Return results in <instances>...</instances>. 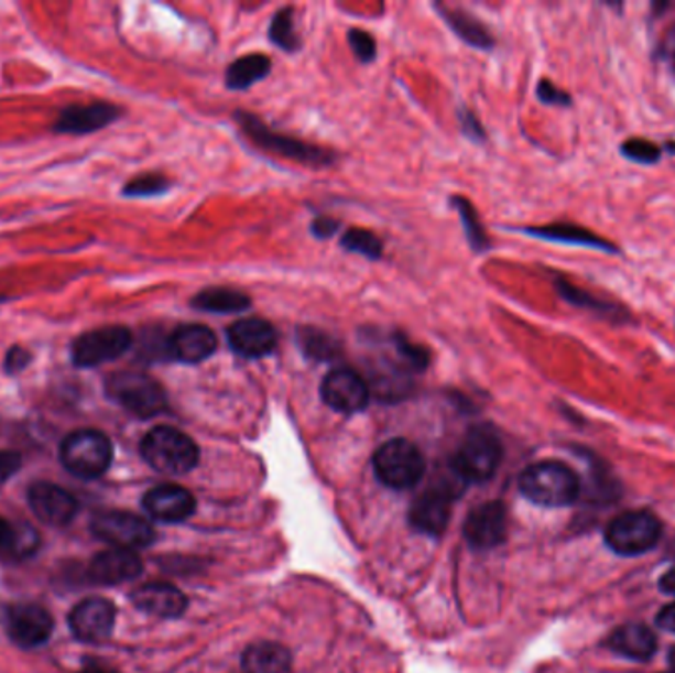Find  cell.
I'll return each instance as SVG.
<instances>
[{
	"instance_id": "cell-6",
	"label": "cell",
	"mask_w": 675,
	"mask_h": 673,
	"mask_svg": "<svg viewBox=\"0 0 675 673\" xmlns=\"http://www.w3.org/2000/svg\"><path fill=\"white\" fill-rule=\"evenodd\" d=\"M502 455V443L494 431L475 427L458 448L453 468L465 482H486L496 475Z\"/></svg>"
},
{
	"instance_id": "cell-3",
	"label": "cell",
	"mask_w": 675,
	"mask_h": 673,
	"mask_svg": "<svg viewBox=\"0 0 675 673\" xmlns=\"http://www.w3.org/2000/svg\"><path fill=\"white\" fill-rule=\"evenodd\" d=\"M105 393L134 417H156L168 408L161 383L141 371H115L105 380Z\"/></svg>"
},
{
	"instance_id": "cell-33",
	"label": "cell",
	"mask_w": 675,
	"mask_h": 673,
	"mask_svg": "<svg viewBox=\"0 0 675 673\" xmlns=\"http://www.w3.org/2000/svg\"><path fill=\"white\" fill-rule=\"evenodd\" d=\"M344 249L368 257V259H380L383 246L380 239L375 238L368 229H350L342 238Z\"/></svg>"
},
{
	"instance_id": "cell-28",
	"label": "cell",
	"mask_w": 675,
	"mask_h": 673,
	"mask_svg": "<svg viewBox=\"0 0 675 673\" xmlns=\"http://www.w3.org/2000/svg\"><path fill=\"white\" fill-rule=\"evenodd\" d=\"M271 72V59L263 54H249V56L239 57L226 74V84L229 89H248L261 82L263 77Z\"/></svg>"
},
{
	"instance_id": "cell-47",
	"label": "cell",
	"mask_w": 675,
	"mask_h": 673,
	"mask_svg": "<svg viewBox=\"0 0 675 673\" xmlns=\"http://www.w3.org/2000/svg\"><path fill=\"white\" fill-rule=\"evenodd\" d=\"M667 660H669V665H672V670L675 672V645L669 650V658Z\"/></svg>"
},
{
	"instance_id": "cell-36",
	"label": "cell",
	"mask_w": 675,
	"mask_h": 673,
	"mask_svg": "<svg viewBox=\"0 0 675 673\" xmlns=\"http://www.w3.org/2000/svg\"><path fill=\"white\" fill-rule=\"evenodd\" d=\"M620 151L628 161L640 162V164H654L662 156V149L656 143L644 141V139H628Z\"/></svg>"
},
{
	"instance_id": "cell-4",
	"label": "cell",
	"mask_w": 675,
	"mask_h": 673,
	"mask_svg": "<svg viewBox=\"0 0 675 673\" xmlns=\"http://www.w3.org/2000/svg\"><path fill=\"white\" fill-rule=\"evenodd\" d=\"M59 460L69 475L94 480L113 463V443L101 431L79 428L62 441Z\"/></svg>"
},
{
	"instance_id": "cell-46",
	"label": "cell",
	"mask_w": 675,
	"mask_h": 673,
	"mask_svg": "<svg viewBox=\"0 0 675 673\" xmlns=\"http://www.w3.org/2000/svg\"><path fill=\"white\" fill-rule=\"evenodd\" d=\"M79 673H117L113 670H107V667H99V665H91V667H86V670H81Z\"/></svg>"
},
{
	"instance_id": "cell-11",
	"label": "cell",
	"mask_w": 675,
	"mask_h": 673,
	"mask_svg": "<svg viewBox=\"0 0 675 673\" xmlns=\"http://www.w3.org/2000/svg\"><path fill=\"white\" fill-rule=\"evenodd\" d=\"M4 628L14 644L39 648L46 644L54 632V618L36 603H17L4 612Z\"/></svg>"
},
{
	"instance_id": "cell-32",
	"label": "cell",
	"mask_w": 675,
	"mask_h": 673,
	"mask_svg": "<svg viewBox=\"0 0 675 673\" xmlns=\"http://www.w3.org/2000/svg\"><path fill=\"white\" fill-rule=\"evenodd\" d=\"M171 188V181L162 174H141L131 182H127L123 196L127 198H153L161 196Z\"/></svg>"
},
{
	"instance_id": "cell-39",
	"label": "cell",
	"mask_w": 675,
	"mask_h": 673,
	"mask_svg": "<svg viewBox=\"0 0 675 673\" xmlns=\"http://www.w3.org/2000/svg\"><path fill=\"white\" fill-rule=\"evenodd\" d=\"M30 361H32V354L29 350H24L22 346H12L4 358V371L9 376H19L20 371L29 368Z\"/></svg>"
},
{
	"instance_id": "cell-27",
	"label": "cell",
	"mask_w": 675,
	"mask_h": 673,
	"mask_svg": "<svg viewBox=\"0 0 675 673\" xmlns=\"http://www.w3.org/2000/svg\"><path fill=\"white\" fill-rule=\"evenodd\" d=\"M192 306L206 313H243L251 306L246 293L229 286H211L192 298Z\"/></svg>"
},
{
	"instance_id": "cell-38",
	"label": "cell",
	"mask_w": 675,
	"mask_h": 673,
	"mask_svg": "<svg viewBox=\"0 0 675 673\" xmlns=\"http://www.w3.org/2000/svg\"><path fill=\"white\" fill-rule=\"evenodd\" d=\"M348 40H350V46H352L353 54L360 57L362 62H373L375 57V40L368 32H363L360 29H353L348 32Z\"/></svg>"
},
{
	"instance_id": "cell-42",
	"label": "cell",
	"mask_w": 675,
	"mask_h": 673,
	"mask_svg": "<svg viewBox=\"0 0 675 673\" xmlns=\"http://www.w3.org/2000/svg\"><path fill=\"white\" fill-rule=\"evenodd\" d=\"M338 231V221H334L330 218L314 219L313 234L318 239L333 238L334 234Z\"/></svg>"
},
{
	"instance_id": "cell-13",
	"label": "cell",
	"mask_w": 675,
	"mask_h": 673,
	"mask_svg": "<svg viewBox=\"0 0 675 673\" xmlns=\"http://www.w3.org/2000/svg\"><path fill=\"white\" fill-rule=\"evenodd\" d=\"M320 395L328 408L338 413L352 415L368 405L370 388L360 373L342 368V370L330 371L324 378Z\"/></svg>"
},
{
	"instance_id": "cell-35",
	"label": "cell",
	"mask_w": 675,
	"mask_h": 673,
	"mask_svg": "<svg viewBox=\"0 0 675 673\" xmlns=\"http://www.w3.org/2000/svg\"><path fill=\"white\" fill-rule=\"evenodd\" d=\"M557 289H559V293L563 294V298L567 303L577 304V306H583V308H592V311H599V313L614 314V316L619 314V308L614 304L602 303L597 296L580 291V289L571 285V283H567V281H557Z\"/></svg>"
},
{
	"instance_id": "cell-49",
	"label": "cell",
	"mask_w": 675,
	"mask_h": 673,
	"mask_svg": "<svg viewBox=\"0 0 675 673\" xmlns=\"http://www.w3.org/2000/svg\"><path fill=\"white\" fill-rule=\"evenodd\" d=\"M672 673H675V672H672Z\"/></svg>"
},
{
	"instance_id": "cell-45",
	"label": "cell",
	"mask_w": 675,
	"mask_h": 673,
	"mask_svg": "<svg viewBox=\"0 0 675 673\" xmlns=\"http://www.w3.org/2000/svg\"><path fill=\"white\" fill-rule=\"evenodd\" d=\"M465 127H467V131H475L476 139H480L482 137V129H480V124L476 121L472 115L467 113V119H465Z\"/></svg>"
},
{
	"instance_id": "cell-25",
	"label": "cell",
	"mask_w": 675,
	"mask_h": 673,
	"mask_svg": "<svg viewBox=\"0 0 675 673\" xmlns=\"http://www.w3.org/2000/svg\"><path fill=\"white\" fill-rule=\"evenodd\" d=\"M523 231L537 239H547V241H557V243H567V246L590 247V249L617 253V246H612L607 239L600 238V236L592 234L589 229L579 228L575 224H553V226L527 228L523 229Z\"/></svg>"
},
{
	"instance_id": "cell-34",
	"label": "cell",
	"mask_w": 675,
	"mask_h": 673,
	"mask_svg": "<svg viewBox=\"0 0 675 673\" xmlns=\"http://www.w3.org/2000/svg\"><path fill=\"white\" fill-rule=\"evenodd\" d=\"M455 204H457V209L462 216V226L467 231L470 246L475 247L476 251H485L486 247L490 246V241H488V236L482 229V224L478 221V214H476L475 208L465 198H455Z\"/></svg>"
},
{
	"instance_id": "cell-41",
	"label": "cell",
	"mask_w": 675,
	"mask_h": 673,
	"mask_svg": "<svg viewBox=\"0 0 675 673\" xmlns=\"http://www.w3.org/2000/svg\"><path fill=\"white\" fill-rule=\"evenodd\" d=\"M22 466V456L14 451H0V484L17 475Z\"/></svg>"
},
{
	"instance_id": "cell-5",
	"label": "cell",
	"mask_w": 675,
	"mask_h": 673,
	"mask_svg": "<svg viewBox=\"0 0 675 673\" xmlns=\"http://www.w3.org/2000/svg\"><path fill=\"white\" fill-rule=\"evenodd\" d=\"M373 470L388 488L410 490L425 476L427 465L417 446L405 438H393L373 455Z\"/></svg>"
},
{
	"instance_id": "cell-8",
	"label": "cell",
	"mask_w": 675,
	"mask_h": 673,
	"mask_svg": "<svg viewBox=\"0 0 675 673\" xmlns=\"http://www.w3.org/2000/svg\"><path fill=\"white\" fill-rule=\"evenodd\" d=\"M662 538V523L652 512H624L607 525L605 540L622 557L642 555L656 547Z\"/></svg>"
},
{
	"instance_id": "cell-7",
	"label": "cell",
	"mask_w": 675,
	"mask_h": 673,
	"mask_svg": "<svg viewBox=\"0 0 675 673\" xmlns=\"http://www.w3.org/2000/svg\"><path fill=\"white\" fill-rule=\"evenodd\" d=\"M236 117L241 124V131L248 134L249 139L263 151L273 152V154L285 156L288 161L301 162L306 166H316V169L334 162L333 152L320 149L316 144L296 141V139H291L285 134L273 133L255 115L239 111Z\"/></svg>"
},
{
	"instance_id": "cell-40",
	"label": "cell",
	"mask_w": 675,
	"mask_h": 673,
	"mask_svg": "<svg viewBox=\"0 0 675 673\" xmlns=\"http://www.w3.org/2000/svg\"><path fill=\"white\" fill-rule=\"evenodd\" d=\"M537 97L542 99L543 104L547 105L571 104L569 94H565L563 89H559V87L552 84V82H547V79H542V82H540V86H537Z\"/></svg>"
},
{
	"instance_id": "cell-26",
	"label": "cell",
	"mask_w": 675,
	"mask_h": 673,
	"mask_svg": "<svg viewBox=\"0 0 675 673\" xmlns=\"http://www.w3.org/2000/svg\"><path fill=\"white\" fill-rule=\"evenodd\" d=\"M291 652L273 642L249 645L243 654V667L249 673H291Z\"/></svg>"
},
{
	"instance_id": "cell-37",
	"label": "cell",
	"mask_w": 675,
	"mask_h": 673,
	"mask_svg": "<svg viewBox=\"0 0 675 673\" xmlns=\"http://www.w3.org/2000/svg\"><path fill=\"white\" fill-rule=\"evenodd\" d=\"M395 350L401 356V361L411 370L423 371L428 366V351L418 348L415 344L407 341L405 336H395Z\"/></svg>"
},
{
	"instance_id": "cell-14",
	"label": "cell",
	"mask_w": 675,
	"mask_h": 673,
	"mask_svg": "<svg viewBox=\"0 0 675 673\" xmlns=\"http://www.w3.org/2000/svg\"><path fill=\"white\" fill-rule=\"evenodd\" d=\"M453 486L457 484H438L418 496L410 512V522L415 530L431 538H437L447 530L450 520V500L457 496L453 492Z\"/></svg>"
},
{
	"instance_id": "cell-9",
	"label": "cell",
	"mask_w": 675,
	"mask_h": 673,
	"mask_svg": "<svg viewBox=\"0 0 675 673\" xmlns=\"http://www.w3.org/2000/svg\"><path fill=\"white\" fill-rule=\"evenodd\" d=\"M133 334L124 326H104L77 336L72 344V361L77 368H97L131 350Z\"/></svg>"
},
{
	"instance_id": "cell-29",
	"label": "cell",
	"mask_w": 675,
	"mask_h": 673,
	"mask_svg": "<svg viewBox=\"0 0 675 673\" xmlns=\"http://www.w3.org/2000/svg\"><path fill=\"white\" fill-rule=\"evenodd\" d=\"M445 20L453 26V30L457 32L458 36L462 40H467L468 44H472L476 48L490 50L494 40L490 36V32L485 29L482 22L467 14V12H457V10H445Z\"/></svg>"
},
{
	"instance_id": "cell-30",
	"label": "cell",
	"mask_w": 675,
	"mask_h": 673,
	"mask_svg": "<svg viewBox=\"0 0 675 673\" xmlns=\"http://www.w3.org/2000/svg\"><path fill=\"white\" fill-rule=\"evenodd\" d=\"M298 344L308 358L313 360H333L340 354V344L330 334L316 328H301Z\"/></svg>"
},
{
	"instance_id": "cell-15",
	"label": "cell",
	"mask_w": 675,
	"mask_h": 673,
	"mask_svg": "<svg viewBox=\"0 0 675 673\" xmlns=\"http://www.w3.org/2000/svg\"><path fill=\"white\" fill-rule=\"evenodd\" d=\"M29 506L40 522L52 528H64L76 518L77 500L52 482H36L30 486Z\"/></svg>"
},
{
	"instance_id": "cell-12",
	"label": "cell",
	"mask_w": 675,
	"mask_h": 673,
	"mask_svg": "<svg viewBox=\"0 0 675 673\" xmlns=\"http://www.w3.org/2000/svg\"><path fill=\"white\" fill-rule=\"evenodd\" d=\"M117 610L111 600L101 597H89L77 603L69 612V630L77 640L87 644H101L113 634Z\"/></svg>"
},
{
	"instance_id": "cell-31",
	"label": "cell",
	"mask_w": 675,
	"mask_h": 673,
	"mask_svg": "<svg viewBox=\"0 0 675 673\" xmlns=\"http://www.w3.org/2000/svg\"><path fill=\"white\" fill-rule=\"evenodd\" d=\"M269 36L275 42L276 46L285 52H295L301 46V40L296 36L295 24H293V10L285 9L276 12L275 19L271 22Z\"/></svg>"
},
{
	"instance_id": "cell-19",
	"label": "cell",
	"mask_w": 675,
	"mask_h": 673,
	"mask_svg": "<svg viewBox=\"0 0 675 673\" xmlns=\"http://www.w3.org/2000/svg\"><path fill=\"white\" fill-rule=\"evenodd\" d=\"M143 573V561L129 550H105L87 567V577L97 585H121Z\"/></svg>"
},
{
	"instance_id": "cell-18",
	"label": "cell",
	"mask_w": 675,
	"mask_h": 673,
	"mask_svg": "<svg viewBox=\"0 0 675 673\" xmlns=\"http://www.w3.org/2000/svg\"><path fill=\"white\" fill-rule=\"evenodd\" d=\"M146 513L164 523H178L188 520L196 510V498L178 484H161L144 493Z\"/></svg>"
},
{
	"instance_id": "cell-44",
	"label": "cell",
	"mask_w": 675,
	"mask_h": 673,
	"mask_svg": "<svg viewBox=\"0 0 675 673\" xmlns=\"http://www.w3.org/2000/svg\"><path fill=\"white\" fill-rule=\"evenodd\" d=\"M660 588H662V593L675 597V567L667 571L666 575L660 578Z\"/></svg>"
},
{
	"instance_id": "cell-22",
	"label": "cell",
	"mask_w": 675,
	"mask_h": 673,
	"mask_svg": "<svg viewBox=\"0 0 675 673\" xmlns=\"http://www.w3.org/2000/svg\"><path fill=\"white\" fill-rule=\"evenodd\" d=\"M134 607L159 618H178L188 607V598L171 583H146L131 595Z\"/></svg>"
},
{
	"instance_id": "cell-16",
	"label": "cell",
	"mask_w": 675,
	"mask_h": 673,
	"mask_svg": "<svg viewBox=\"0 0 675 673\" xmlns=\"http://www.w3.org/2000/svg\"><path fill=\"white\" fill-rule=\"evenodd\" d=\"M121 117V109L107 101H94L86 105H69L62 109L54 123V133L89 134L101 131Z\"/></svg>"
},
{
	"instance_id": "cell-2",
	"label": "cell",
	"mask_w": 675,
	"mask_h": 673,
	"mask_svg": "<svg viewBox=\"0 0 675 673\" xmlns=\"http://www.w3.org/2000/svg\"><path fill=\"white\" fill-rule=\"evenodd\" d=\"M144 463L162 475H186L198 466L200 448L190 436L178 428L154 427L144 435L141 443Z\"/></svg>"
},
{
	"instance_id": "cell-23",
	"label": "cell",
	"mask_w": 675,
	"mask_h": 673,
	"mask_svg": "<svg viewBox=\"0 0 675 673\" xmlns=\"http://www.w3.org/2000/svg\"><path fill=\"white\" fill-rule=\"evenodd\" d=\"M607 648L610 652L628 658V660L646 662L656 654V636L646 626L624 625L609 636Z\"/></svg>"
},
{
	"instance_id": "cell-48",
	"label": "cell",
	"mask_w": 675,
	"mask_h": 673,
	"mask_svg": "<svg viewBox=\"0 0 675 673\" xmlns=\"http://www.w3.org/2000/svg\"><path fill=\"white\" fill-rule=\"evenodd\" d=\"M674 66H675V54H674Z\"/></svg>"
},
{
	"instance_id": "cell-10",
	"label": "cell",
	"mask_w": 675,
	"mask_h": 673,
	"mask_svg": "<svg viewBox=\"0 0 675 673\" xmlns=\"http://www.w3.org/2000/svg\"><path fill=\"white\" fill-rule=\"evenodd\" d=\"M91 531L97 540L113 545L115 550H143L156 540L151 523L137 513L121 510L97 513L91 520Z\"/></svg>"
},
{
	"instance_id": "cell-24",
	"label": "cell",
	"mask_w": 675,
	"mask_h": 673,
	"mask_svg": "<svg viewBox=\"0 0 675 673\" xmlns=\"http://www.w3.org/2000/svg\"><path fill=\"white\" fill-rule=\"evenodd\" d=\"M40 550L39 531L26 523H12L0 515V557L29 560Z\"/></svg>"
},
{
	"instance_id": "cell-43",
	"label": "cell",
	"mask_w": 675,
	"mask_h": 673,
	"mask_svg": "<svg viewBox=\"0 0 675 673\" xmlns=\"http://www.w3.org/2000/svg\"><path fill=\"white\" fill-rule=\"evenodd\" d=\"M656 625L660 626L662 630L675 634V603L667 605V607L662 608V610L657 612Z\"/></svg>"
},
{
	"instance_id": "cell-21",
	"label": "cell",
	"mask_w": 675,
	"mask_h": 673,
	"mask_svg": "<svg viewBox=\"0 0 675 673\" xmlns=\"http://www.w3.org/2000/svg\"><path fill=\"white\" fill-rule=\"evenodd\" d=\"M216 334L204 324H184L166 341V350L172 360H181L184 363L208 360L216 351Z\"/></svg>"
},
{
	"instance_id": "cell-20",
	"label": "cell",
	"mask_w": 675,
	"mask_h": 673,
	"mask_svg": "<svg viewBox=\"0 0 675 673\" xmlns=\"http://www.w3.org/2000/svg\"><path fill=\"white\" fill-rule=\"evenodd\" d=\"M228 340L239 356L263 358L275 350L276 333L273 324L263 318H243L229 326Z\"/></svg>"
},
{
	"instance_id": "cell-1",
	"label": "cell",
	"mask_w": 675,
	"mask_h": 673,
	"mask_svg": "<svg viewBox=\"0 0 675 673\" xmlns=\"http://www.w3.org/2000/svg\"><path fill=\"white\" fill-rule=\"evenodd\" d=\"M520 492L537 506L565 508L579 498L580 480L569 466L557 460H543L523 470Z\"/></svg>"
},
{
	"instance_id": "cell-17",
	"label": "cell",
	"mask_w": 675,
	"mask_h": 673,
	"mask_svg": "<svg viewBox=\"0 0 675 673\" xmlns=\"http://www.w3.org/2000/svg\"><path fill=\"white\" fill-rule=\"evenodd\" d=\"M508 515L504 503L488 502L475 508L465 522V538L476 550H490L505 540Z\"/></svg>"
}]
</instances>
